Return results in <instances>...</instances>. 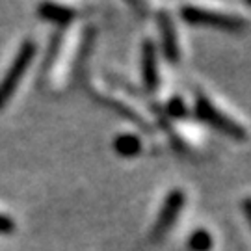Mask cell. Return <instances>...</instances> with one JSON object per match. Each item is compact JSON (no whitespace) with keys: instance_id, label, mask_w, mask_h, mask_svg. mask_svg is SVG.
Returning <instances> with one entry per match:
<instances>
[{"instance_id":"cell-1","label":"cell","mask_w":251,"mask_h":251,"mask_svg":"<svg viewBox=\"0 0 251 251\" xmlns=\"http://www.w3.org/2000/svg\"><path fill=\"white\" fill-rule=\"evenodd\" d=\"M194 112H196V116H198L203 123L210 125L212 128L220 130V132H224L225 136H229V138H233V140L244 142V140L248 138L244 126L240 125V123H236L233 117H229L225 112H222V110L216 106L205 93H201V91H196Z\"/></svg>"},{"instance_id":"cell-2","label":"cell","mask_w":251,"mask_h":251,"mask_svg":"<svg viewBox=\"0 0 251 251\" xmlns=\"http://www.w3.org/2000/svg\"><path fill=\"white\" fill-rule=\"evenodd\" d=\"M180 17L184 23L196 25V26H214L231 34H238L244 32L248 23L238 15H229V13H222V11H214V9L199 8V6H182L180 8Z\"/></svg>"},{"instance_id":"cell-3","label":"cell","mask_w":251,"mask_h":251,"mask_svg":"<svg viewBox=\"0 0 251 251\" xmlns=\"http://www.w3.org/2000/svg\"><path fill=\"white\" fill-rule=\"evenodd\" d=\"M34 56H36V43L32 39H25L19 47L17 54H15L11 65L8 67L6 75H4V78L0 80V110L6 106L9 99L13 97L19 82L25 76V73L28 71Z\"/></svg>"},{"instance_id":"cell-4","label":"cell","mask_w":251,"mask_h":251,"mask_svg":"<svg viewBox=\"0 0 251 251\" xmlns=\"http://www.w3.org/2000/svg\"><path fill=\"white\" fill-rule=\"evenodd\" d=\"M184 201H186V196L180 188L171 190L170 194L166 196L164 203H162V208L156 220H154V225L151 229V240L152 242H160L166 234L173 229L175 222L179 220L180 210L184 206Z\"/></svg>"},{"instance_id":"cell-5","label":"cell","mask_w":251,"mask_h":251,"mask_svg":"<svg viewBox=\"0 0 251 251\" xmlns=\"http://www.w3.org/2000/svg\"><path fill=\"white\" fill-rule=\"evenodd\" d=\"M158 26H160V36H162V52L166 56V60L170 63H177L180 58V45H179V36L175 30V23L171 15L166 9L158 11Z\"/></svg>"},{"instance_id":"cell-6","label":"cell","mask_w":251,"mask_h":251,"mask_svg":"<svg viewBox=\"0 0 251 251\" xmlns=\"http://www.w3.org/2000/svg\"><path fill=\"white\" fill-rule=\"evenodd\" d=\"M142 78L149 91H156L160 86V69L156 60V45L152 39H145L142 45Z\"/></svg>"},{"instance_id":"cell-7","label":"cell","mask_w":251,"mask_h":251,"mask_svg":"<svg viewBox=\"0 0 251 251\" xmlns=\"http://www.w3.org/2000/svg\"><path fill=\"white\" fill-rule=\"evenodd\" d=\"M37 13H39L41 19H45L49 23H54L58 26H67L69 23H73V19L76 17V11L73 8L62 6V4H50V2L39 4Z\"/></svg>"},{"instance_id":"cell-8","label":"cell","mask_w":251,"mask_h":251,"mask_svg":"<svg viewBox=\"0 0 251 251\" xmlns=\"http://www.w3.org/2000/svg\"><path fill=\"white\" fill-rule=\"evenodd\" d=\"M114 151L123 158H132L142 152V140L134 134H119L114 140Z\"/></svg>"},{"instance_id":"cell-9","label":"cell","mask_w":251,"mask_h":251,"mask_svg":"<svg viewBox=\"0 0 251 251\" xmlns=\"http://www.w3.org/2000/svg\"><path fill=\"white\" fill-rule=\"evenodd\" d=\"M212 246H214L212 234L208 233L206 229H196L194 233L190 234V238H188L190 251H210Z\"/></svg>"},{"instance_id":"cell-10","label":"cell","mask_w":251,"mask_h":251,"mask_svg":"<svg viewBox=\"0 0 251 251\" xmlns=\"http://www.w3.org/2000/svg\"><path fill=\"white\" fill-rule=\"evenodd\" d=\"M168 112L173 117H184L186 116V104L180 97H171L168 102Z\"/></svg>"},{"instance_id":"cell-11","label":"cell","mask_w":251,"mask_h":251,"mask_svg":"<svg viewBox=\"0 0 251 251\" xmlns=\"http://www.w3.org/2000/svg\"><path fill=\"white\" fill-rule=\"evenodd\" d=\"M15 231V222L13 218L6 214H0V234H11Z\"/></svg>"},{"instance_id":"cell-12","label":"cell","mask_w":251,"mask_h":251,"mask_svg":"<svg viewBox=\"0 0 251 251\" xmlns=\"http://www.w3.org/2000/svg\"><path fill=\"white\" fill-rule=\"evenodd\" d=\"M242 212L248 220V224L251 225V198H244L242 199Z\"/></svg>"}]
</instances>
